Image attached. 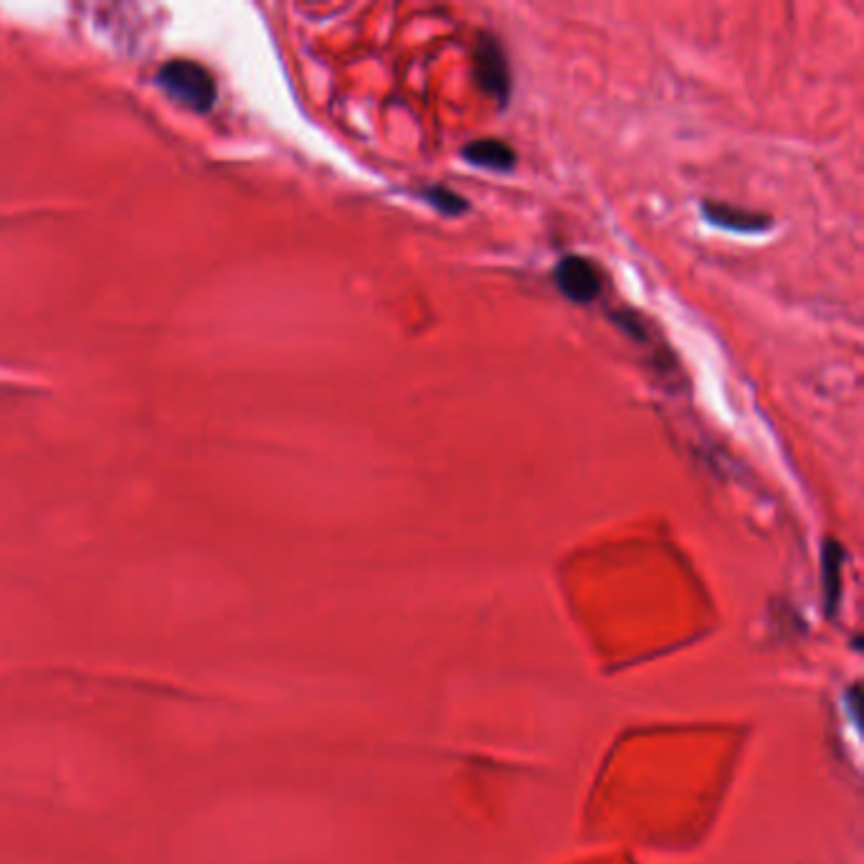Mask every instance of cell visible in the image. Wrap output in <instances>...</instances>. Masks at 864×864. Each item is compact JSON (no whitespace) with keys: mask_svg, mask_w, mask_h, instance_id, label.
Segmentation results:
<instances>
[{"mask_svg":"<svg viewBox=\"0 0 864 864\" xmlns=\"http://www.w3.org/2000/svg\"><path fill=\"white\" fill-rule=\"evenodd\" d=\"M23 778L72 799H102L117 781L102 748H89L81 737L13 733L0 737V774Z\"/></svg>","mask_w":864,"mask_h":864,"instance_id":"1","label":"cell"},{"mask_svg":"<svg viewBox=\"0 0 864 864\" xmlns=\"http://www.w3.org/2000/svg\"><path fill=\"white\" fill-rule=\"evenodd\" d=\"M157 84L173 99H178L188 109H196V112H206L216 102L214 77L196 62H181L178 58V62L165 64L157 74Z\"/></svg>","mask_w":864,"mask_h":864,"instance_id":"2","label":"cell"},{"mask_svg":"<svg viewBox=\"0 0 864 864\" xmlns=\"http://www.w3.org/2000/svg\"><path fill=\"white\" fill-rule=\"evenodd\" d=\"M474 79L486 97H492L500 105H507L510 91H513V72H510L505 48L492 33H482L477 39Z\"/></svg>","mask_w":864,"mask_h":864,"instance_id":"3","label":"cell"},{"mask_svg":"<svg viewBox=\"0 0 864 864\" xmlns=\"http://www.w3.org/2000/svg\"><path fill=\"white\" fill-rule=\"evenodd\" d=\"M553 282H556L560 295L573 302V305H593L603 289L601 270L589 256L581 254H568L560 259L556 270H553Z\"/></svg>","mask_w":864,"mask_h":864,"instance_id":"4","label":"cell"},{"mask_svg":"<svg viewBox=\"0 0 864 864\" xmlns=\"http://www.w3.org/2000/svg\"><path fill=\"white\" fill-rule=\"evenodd\" d=\"M702 216L710 226H718V229L735 231V233H761L770 229V216L748 211V208L730 206V204H715V200H704Z\"/></svg>","mask_w":864,"mask_h":864,"instance_id":"5","label":"cell"},{"mask_svg":"<svg viewBox=\"0 0 864 864\" xmlns=\"http://www.w3.org/2000/svg\"><path fill=\"white\" fill-rule=\"evenodd\" d=\"M461 157H464L469 165L484 167V171H494V173H510V171H515V165H517L515 150L510 147L507 142L494 140V138H482V140L467 142V145L461 147Z\"/></svg>","mask_w":864,"mask_h":864,"instance_id":"6","label":"cell"},{"mask_svg":"<svg viewBox=\"0 0 864 864\" xmlns=\"http://www.w3.org/2000/svg\"><path fill=\"white\" fill-rule=\"evenodd\" d=\"M418 198L424 200V204H429L434 211H439L441 216H461L469 211V204L464 196H459L457 190H451L447 186H441V183H434V186H424L418 188Z\"/></svg>","mask_w":864,"mask_h":864,"instance_id":"7","label":"cell"}]
</instances>
